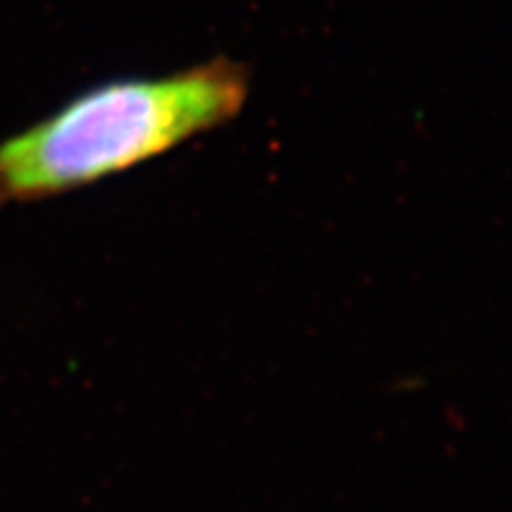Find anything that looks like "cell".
Listing matches in <instances>:
<instances>
[{"instance_id": "obj_1", "label": "cell", "mask_w": 512, "mask_h": 512, "mask_svg": "<svg viewBox=\"0 0 512 512\" xmlns=\"http://www.w3.org/2000/svg\"><path fill=\"white\" fill-rule=\"evenodd\" d=\"M249 91V64L226 55L91 86L0 140V207L67 195L169 155L233 121Z\"/></svg>"}]
</instances>
